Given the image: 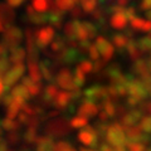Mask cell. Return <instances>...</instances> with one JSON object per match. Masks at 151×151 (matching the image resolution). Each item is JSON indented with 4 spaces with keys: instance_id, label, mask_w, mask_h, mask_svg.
Wrapping results in <instances>:
<instances>
[{
    "instance_id": "6da1fadb",
    "label": "cell",
    "mask_w": 151,
    "mask_h": 151,
    "mask_svg": "<svg viewBox=\"0 0 151 151\" xmlns=\"http://www.w3.org/2000/svg\"><path fill=\"white\" fill-rule=\"evenodd\" d=\"M106 142L111 144L113 149L116 150H125L127 149V136H126V130L124 125L120 124H113L108 127L106 132Z\"/></svg>"
},
{
    "instance_id": "7a4b0ae2",
    "label": "cell",
    "mask_w": 151,
    "mask_h": 151,
    "mask_svg": "<svg viewBox=\"0 0 151 151\" xmlns=\"http://www.w3.org/2000/svg\"><path fill=\"white\" fill-rule=\"evenodd\" d=\"M24 70H25V65L23 64V62L20 63H14L10 69L8 70V72L4 74V84H5V88H10L13 87L14 84L17 83V81H19L23 74H24Z\"/></svg>"
},
{
    "instance_id": "3957f363",
    "label": "cell",
    "mask_w": 151,
    "mask_h": 151,
    "mask_svg": "<svg viewBox=\"0 0 151 151\" xmlns=\"http://www.w3.org/2000/svg\"><path fill=\"white\" fill-rule=\"evenodd\" d=\"M55 35L54 27H43L42 29L37 30L35 33V44L39 48H44L48 44L53 42V38Z\"/></svg>"
},
{
    "instance_id": "277c9868",
    "label": "cell",
    "mask_w": 151,
    "mask_h": 151,
    "mask_svg": "<svg viewBox=\"0 0 151 151\" xmlns=\"http://www.w3.org/2000/svg\"><path fill=\"white\" fill-rule=\"evenodd\" d=\"M22 38H23V34L20 29L17 27H10L4 33V44H5L6 48H10L12 50L13 48L19 45V43L22 42Z\"/></svg>"
},
{
    "instance_id": "5b68a950",
    "label": "cell",
    "mask_w": 151,
    "mask_h": 151,
    "mask_svg": "<svg viewBox=\"0 0 151 151\" xmlns=\"http://www.w3.org/2000/svg\"><path fill=\"white\" fill-rule=\"evenodd\" d=\"M127 88H129V94L130 96L137 97V98H140L141 101H142L144 98L147 97V94H149L144 82L139 81V79H131L130 83L127 84Z\"/></svg>"
},
{
    "instance_id": "8992f818",
    "label": "cell",
    "mask_w": 151,
    "mask_h": 151,
    "mask_svg": "<svg viewBox=\"0 0 151 151\" xmlns=\"http://www.w3.org/2000/svg\"><path fill=\"white\" fill-rule=\"evenodd\" d=\"M55 82L62 89L72 91V89L76 88L74 83H73V76H72V73H70L69 69H62L60 70L55 77Z\"/></svg>"
},
{
    "instance_id": "52a82bcc",
    "label": "cell",
    "mask_w": 151,
    "mask_h": 151,
    "mask_svg": "<svg viewBox=\"0 0 151 151\" xmlns=\"http://www.w3.org/2000/svg\"><path fill=\"white\" fill-rule=\"evenodd\" d=\"M84 96H86V98L92 101L105 100V98H108V87L92 86L84 91Z\"/></svg>"
},
{
    "instance_id": "ba28073f",
    "label": "cell",
    "mask_w": 151,
    "mask_h": 151,
    "mask_svg": "<svg viewBox=\"0 0 151 151\" xmlns=\"http://www.w3.org/2000/svg\"><path fill=\"white\" fill-rule=\"evenodd\" d=\"M77 139L79 140V142H82L86 146H96L98 141V134L96 129H86L79 132Z\"/></svg>"
},
{
    "instance_id": "9c48e42d",
    "label": "cell",
    "mask_w": 151,
    "mask_h": 151,
    "mask_svg": "<svg viewBox=\"0 0 151 151\" xmlns=\"http://www.w3.org/2000/svg\"><path fill=\"white\" fill-rule=\"evenodd\" d=\"M97 113H98V106L94 103V101L88 100V98H86L84 102L78 108V115L84 116V117H87V119L88 117L96 116Z\"/></svg>"
},
{
    "instance_id": "30bf717a",
    "label": "cell",
    "mask_w": 151,
    "mask_h": 151,
    "mask_svg": "<svg viewBox=\"0 0 151 151\" xmlns=\"http://www.w3.org/2000/svg\"><path fill=\"white\" fill-rule=\"evenodd\" d=\"M47 130H48V134H50V136H59L67 134L68 125L64 120H55L47 126Z\"/></svg>"
},
{
    "instance_id": "8fae6325",
    "label": "cell",
    "mask_w": 151,
    "mask_h": 151,
    "mask_svg": "<svg viewBox=\"0 0 151 151\" xmlns=\"http://www.w3.org/2000/svg\"><path fill=\"white\" fill-rule=\"evenodd\" d=\"M141 119H142V110H132L131 112L126 113L121 121L125 127H131L135 126L137 122H140Z\"/></svg>"
},
{
    "instance_id": "7c38bea8",
    "label": "cell",
    "mask_w": 151,
    "mask_h": 151,
    "mask_svg": "<svg viewBox=\"0 0 151 151\" xmlns=\"http://www.w3.org/2000/svg\"><path fill=\"white\" fill-rule=\"evenodd\" d=\"M72 98H73L72 92H69L68 89H63V91H59L58 94L54 97L53 105L57 108H64L69 103V101L72 100Z\"/></svg>"
},
{
    "instance_id": "4fadbf2b",
    "label": "cell",
    "mask_w": 151,
    "mask_h": 151,
    "mask_svg": "<svg viewBox=\"0 0 151 151\" xmlns=\"http://www.w3.org/2000/svg\"><path fill=\"white\" fill-rule=\"evenodd\" d=\"M130 19L127 18V15L125 14V12H119V13H115L111 18V25L115 28L117 30H121L124 29L126 27L127 22H129Z\"/></svg>"
},
{
    "instance_id": "5bb4252c",
    "label": "cell",
    "mask_w": 151,
    "mask_h": 151,
    "mask_svg": "<svg viewBox=\"0 0 151 151\" xmlns=\"http://www.w3.org/2000/svg\"><path fill=\"white\" fill-rule=\"evenodd\" d=\"M15 18V13L9 4H0V19L4 22V24H10Z\"/></svg>"
},
{
    "instance_id": "9a60e30c",
    "label": "cell",
    "mask_w": 151,
    "mask_h": 151,
    "mask_svg": "<svg viewBox=\"0 0 151 151\" xmlns=\"http://www.w3.org/2000/svg\"><path fill=\"white\" fill-rule=\"evenodd\" d=\"M28 69H29V76L30 78L37 83H42V70H40V65L38 64L37 60H29L28 63Z\"/></svg>"
},
{
    "instance_id": "2e32d148",
    "label": "cell",
    "mask_w": 151,
    "mask_h": 151,
    "mask_svg": "<svg viewBox=\"0 0 151 151\" xmlns=\"http://www.w3.org/2000/svg\"><path fill=\"white\" fill-rule=\"evenodd\" d=\"M131 27L136 30H142V32H151V20H145V19L141 18H132L131 19Z\"/></svg>"
},
{
    "instance_id": "e0dca14e",
    "label": "cell",
    "mask_w": 151,
    "mask_h": 151,
    "mask_svg": "<svg viewBox=\"0 0 151 151\" xmlns=\"http://www.w3.org/2000/svg\"><path fill=\"white\" fill-rule=\"evenodd\" d=\"M62 9H59L55 5V8L48 14V20L54 28H60L62 25Z\"/></svg>"
},
{
    "instance_id": "ac0fdd59",
    "label": "cell",
    "mask_w": 151,
    "mask_h": 151,
    "mask_svg": "<svg viewBox=\"0 0 151 151\" xmlns=\"http://www.w3.org/2000/svg\"><path fill=\"white\" fill-rule=\"evenodd\" d=\"M126 130V136L129 141H140L141 136H142V129L140 126H131V127H125Z\"/></svg>"
},
{
    "instance_id": "d6986e66",
    "label": "cell",
    "mask_w": 151,
    "mask_h": 151,
    "mask_svg": "<svg viewBox=\"0 0 151 151\" xmlns=\"http://www.w3.org/2000/svg\"><path fill=\"white\" fill-rule=\"evenodd\" d=\"M132 69H134V72L137 73L140 77H144V76L151 73L150 72V68H149V63L145 62V60H142V59H140V58L135 60Z\"/></svg>"
},
{
    "instance_id": "ffe728a7",
    "label": "cell",
    "mask_w": 151,
    "mask_h": 151,
    "mask_svg": "<svg viewBox=\"0 0 151 151\" xmlns=\"http://www.w3.org/2000/svg\"><path fill=\"white\" fill-rule=\"evenodd\" d=\"M12 94L14 97H19V98H23V100H29L32 97V94L29 92V88L25 87L24 84H19V86H14L12 89Z\"/></svg>"
},
{
    "instance_id": "44dd1931",
    "label": "cell",
    "mask_w": 151,
    "mask_h": 151,
    "mask_svg": "<svg viewBox=\"0 0 151 151\" xmlns=\"http://www.w3.org/2000/svg\"><path fill=\"white\" fill-rule=\"evenodd\" d=\"M37 149L38 150H53L54 149V144L50 136H43V137H38L37 140Z\"/></svg>"
},
{
    "instance_id": "7402d4cb",
    "label": "cell",
    "mask_w": 151,
    "mask_h": 151,
    "mask_svg": "<svg viewBox=\"0 0 151 151\" xmlns=\"http://www.w3.org/2000/svg\"><path fill=\"white\" fill-rule=\"evenodd\" d=\"M27 57V53L25 50L20 48V47H15V48H13L10 50V60L12 63H20L23 60L25 59Z\"/></svg>"
},
{
    "instance_id": "603a6c76",
    "label": "cell",
    "mask_w": 151,
    "mask_h": 151,
    "mask_svg": "<svg viewBox=\"0 0 151 151\" xmlns=\"http://www.w3.org/2000/svg\"><path fill=\"white\" fill-rule=\"evenodd\" d=\"M127 47V52H129V55L131 57V59H139L141 58V48L139 47L137 42H129V44L126 45Z\"/></svg>"
},
{
    "instance_id": "cb8c5ba5",
    "label": "cell",
    "mask_w": 151,
    "mask_h": 151,
    "mask_svg": "<svg viewBox=\"0 0 151 151\" xmlns=\"http://www.w3.org/2000/svg\"><path fill=\"white\" fill-rule=\"evenodd\" d=\"M78 23H79V20L74 19L73 22H68L67 24L64 25V34L67 35L68 38H70V39L76 38V30H77Z\"/></svg>"
},
{
    "instance_id": "d4e9b609",
    "label": "cell",
    "mask_w": 151,
    "mask_h": 151,
    "mask_svg": "<svg viewBox=\"0 0 151 151\" xmlns=\"http://www.w3.org/2000/svg\"><path fill=\"white\" fill-rule=\"evenodd\" d=\"M32 4L37 12L44 13L47 10H49V8L52 5V0H33Z\"/></svg>"
},
{
    "instance_id": "484cf974",
    "label": "cell",
    "mask_w": 151,
    "mask_h": 151,
    "mask_svg": "<svg viewBox=\"0 0 151 151\" xmlns=\"http://www.w3.org/2000/svg\"><path fill=\"white\" fill-rule=\"evenodd\" d=\"M84 82H86V73L82 72L79 68L76 69V73L73 76V83L76 88H79L81 86H83Z\"/></svg>"
},
{
    "instance_id": "4316f807",
    "label": "cell",
    "mask_w": 151,
    "mask_h": 151,
    "mask_svg": "<svg viewBox=\"0 0 151 151\" xmlns=\"http://www.w3.org/2000/svg\"><path fill=\"white\" fill-rule=\"evenodd\" d=\"M88 124V121H87V117H84V116H77V117H73L72 120H70L69 122V125L73 127V129H82V127H86Z\"/></svg>"
},
{
    "instance_id": "83f0119b",
    "label": "cell",
    "mask_w": 151,
    "mask_h": 151,
    "mask_svg": "<svg viewBox=\"0 0 151 151\" xmlns=\"http://www.w3.org/2000/svg\"><path fill=\"white\" fill-rule=\"evenodd\" d=\"M77 4L76 0H55V5L63 12L65 10H72V8Z\"/></svg>"
},
{
    "instance_id": "f1b7e54d",
    "label": "cell",
    "mask_w": 151,
    "mask_h": 151,
    "mask_svg": "<svg viewBox=\"0 0 151 151\" xmlns=\"http://www.w3.org/2000/svg\"><path fill=\"white\" fill-rule=\"evenodd\" d=\"M112 40H113V44H115L117 48H124V47H126L127 44H129V38H127L126 35L124 34H116V35H113L112 38Z\"/></svg>"
},
{
    "instance_id": "f546056e",
    "label": "cell",
    "mask_w": 151,
    "mask_h": 151,
    "mask_svg": "<svg viewBox=\"0 0 151 151\" xmlns=\"http://www.w3.org/2000/svg\"><path fill=\"white\" fill-rule=\"evenodd\" d=\"M58 87L54 86V84H50V86H47L45 92H44V100L45 101H52L53 98L58 94Z\"/></svg>"
},
{
    "instance_id": "4dcf8cb0",
    "label": "cell",
    "mask_w": 151,
    "mask_h": 151,
    "mask_svg": "<svg viewBox=\"0 0 151 151\" xmlns=\"http://www.w3.org/2000/svg\"><path fill=\"white\" fill-rule=\"evenodd\" d=\"M18 126H19L18 122L14 121V119H10V117H6L5 120L1 121V127H3L4 130H6V131H14V130H17Z\"/></svg>"
},
{
    "instance_id": "1f68e13d",
    "label": "cell",
    "mask_w": 151,
    "mask_h": 151,
    "mask_svg": "<svg viewBox=\"0 0 151 151\" xmlns=\"http://www.w3.org/2000/svg\"><path fill=\"white\" fill-rule=\"evenodd\" d=\"M102 110L106 111L111 117L116 113V106L110 98H105V100H103V105H102Z\"/></svg>"
},
{
    "instance_id": "d6a6232c",
    "label": "cell",
    "mask_w": 151,
    "mask_h": 151,
    "mask_svg": "<svg viewBox=\"0 0 151 151\" xmlns=\"http://www.w3.org/2000/svg\"><path fill=\"white\" fill-rule=\"evenodd\" d=\"M137 44L142 52H151V35H146L139 39Z\"/></svg>"
},
{
    "instance_id": "836d02e7",
    "label": "cell",
    "mask_w": 151,
    "mask_h": 151,
    "mask_svg": "<svg viewBox=\"0 0 151 151\" xmlns=\"http://www.w3.org/2000/svg\"><path fill=\"white\" fill-rule=\"evenodd\" d=\"M98 0H83L82 1V9L84 13H92L97 6Z\"/></svg>"
},
{
    "instance_id": "e575fe53",
    "label": "cell",
    "mask_w": 151,
    "mask_h": 151,
    "mask_svg": "<svg viewBox=\"0 0 151 151\" xmlns=\"http://www.w3.org/2000/svg\"><path fill=\"white\" fill-rule=\"evenodd\" d=\"M24 140L27 142H37L38 135H37V127H29L24 135Z\"/></svg>"
},
{
    "instance_id": "d590c367",
    "label": "cell",
    "mask_w": 151,
    "mask_h": 151,
    "mask_svg": "<svg viewBox=\"0 0 151 151\" xmlns=\"http://www.w3.org/2000/svg\"><path fill=\"white\" fill-rule=\"evenodd\" d=\"M140 127L142 129L145 134H151V115L142 117L140 120Z\"/></svg>"
},
{
    "instance_id": "8d00e7d4",
    "label": "cell",
    "mask_w": 151,
    "mask_h": 151,
    "mask_svg": "<svg viewBox=\"0 0 151 151\" xmlns=\"http://www.w3.org/2000/svg\"><path fill=\"white\" fill-rule=\"evenodd\" d=\"M127 149L131 151H142L146 149V145L140 142V141H131V142L129 141L127 142Z\"/></svg>"
},
{
    "instance_id": "74e56055",
    "label": "cell",
    "mask_w": 151,
    "mask_h": 151,
    "mask_svg": "<svg viewBox=\"0 0 151 151\" xmlns=\"http://www.w3.org/2000/svg\"><path fill=\"white\" fill-rule=\"evenodd\" d=\"M77 68H79V69L82 70V72H84V73L87 74V73H91L92 69H93L94 67H93V64H92L91 60H82V62L78 64Z\"/></svg>"
},
{
    "instance_id": "f35d334b",
    "label": "cell",
    "mask_w": 151,
    "mask_h": 151,
    "mask_svg": "<svg viewBox=\"0 0 151 151\" xmlns=\"http://www.w3.org/2000/svg\"><path fill=\"white\" fill-rule=\"evenodd\" d=\"M74 147L70 144H68L67 141H58L57 144H54V149L53 150H58V151H69L73 150Z\"/></svg>"
},
{
    "instance_id": "ab89813d",
    "label": "cell",
    "mask_w": 151,
    "mask_h": 151,
    "mask_svg": "<svg viewBox=\"0 0 151 151\" xmlns=\"http://www.w3.org/2000/svg\"><path fill=\"white\" fill-rule=\"evenodd\" d=\"M111 43L108 42L105 37H97V39H96V45H97V48L100 49V52L102 53L103 50H106V48L108 45H110Z\"/></svg>"
},
{
    "instance_id": "60d3db41",
    "label": "cell",
    "mask_w": 151,
    "mask_h": 151,
    "mask_svg": "<svg viewBox=\"0 0 151 151\" xmlns=\"http://www.w3.org/2000/svg\"><path fill=\"white\" fill-rule=\"evenodd\" d=\"M88 54L92 60H97V59H100V57H101V52L97 48L96 44H91V47H89V49H88Z\"/></svg>"
},
{
    "instance_id": "b9f144b4",
    "label": "cell",
    "mask_w": 151,
    "mask_h": 151,
    "mask_svg": "<svg viewBox=\"0 0 151 151\" xmlns=\"http://www.w3.org/2000/svg\"><path fill=\"white\" fill-rule=\"evenodd\" d=\"M76 58H77V52H76L74 49H68L65 50L63 53V59L65 60V62H70L72 63L73 60H76Z\"/></svg>"
},
{
    "instance_id": "7bdbcfd3",
    "label": "cell",
    "mask_w": 151,
    "mask_h": 151,
    "mask_svg": "<svg viewBox=\"0 0 151 151\" xmlns=\"http://www.w3.org/2000/svg\"><path fill=\"white\" fill-rule=\"evenodd\" d=\"M39 65H40V70H42V76H43V78H45L47 81H50L52 79V72H50L49 67L47 65V63L42 62Z\"/></svg>"
},
{
    "instance_id": "ee69618b",
    "label": "cell",
    "mask_w": 151,
    "mask_h": 151,
    "mask_svg": "<svg viewBox=\"0 0 151 151\" xmlns=\"http://www.w3.org/2000/svg\"><path fill=\"white\" fill-rule=\"evenodd\" d=\"M50 48H52V50H53V52H60V50H63V48H64V42H63V39L58 38V39L53 40L50 43Z\"/></svg>"
},
{
    "instance_id": "f6af8a7d",
    "label": "cell",
    "mask_w": 151,
    "mask_h": 151,
    "mask_svg": "<svg viewBox=\"0 0 151 151\" xmlns=\"http://www.w3.org/2000/svg\"><path fill=\"white\" fill-rule=\"evenodd\" d=\"M82 24L83 27L86 28V30L88 33V35L89 38H93V37H96V33H97V28L94 27L92 23H89V22H82Z\"/></svg>"
},
{
    "instance_id": "bcb514c9",
    "label": "cell",
    "mask_w": 151,
    "mask_h": 151,
    "mask_svg": "<svg viewBox=\"0 0 151 151\" xmlns=\"http://www.w3.org/2000/svg\"><path fill=\"white\" fill-rule=\"evenodd\" d=\"M113 53H115V48H113L112 44H110L106 48V50H103L102 53H101V55H102V58L105 59V60H110L112 57H113Z\"/></svg>"
},
{
    "instance_id": "7dc6e473",
    "label": "cell",
    "mask_w": 151,
    "mask_h": 151,
    "mask_svg": "<svg viewBox=\"0 0 151 151\" xmlns=\"http://www.w3.org/2000/svg\"><path fill=\"white\" fill-rule=\"evenodd\" d=\"M141 81L144 82V84H145L146 89H147L149 94H151V73L144 76V77H141Z\"/></svg>"
},
{
    "instance_id": "c3c4849f",
    "label": "cell",
    "mask_w": 151,
    "mask_h": 151,
    "mask_svg": "<svg viewBox=\"0 0 151 151\" xmlns=\"http://www.w3.org/2000/svg\"><path fill=\"white\" fill-rule=\"evenodd\" d=\"M8 140H10L12 144H15L18 142L19 140H20V135L17 132V130L14 131H9V135H8Z\"/></svg>"
},
{
    "instance_id": "681fc988",
    "label": "cell",
    "mask_w": 151,
    "mask_h": 151,
    "mask_svg": "<svg viewBox=\"0 0 151 151\" xmlns=\"http://www.w3.org/2000/svg\"><path fill=\"white\" fill-rule=\"evenodd\" d=\"M29 92H30L32 96H37V94L40 92V83L34 82V83H33L32 86L29 87Z\"/></svg>"
},
{
    "instance_id": "f907efd6",
    "label": "cell",
    "mask_w": 151,
    "mask_h": 151,
    "mask_svg": "<svg viewBox=\"0 0 151 151\" xmlns=\"http://www.w3.org/2000/svg\"><path fill=\"white\" fill-rule=\"evenodd\" d=\"M140 102H141V100H140V98L135 97V96H130L129 98H127V105H129V106H131V107H135V106H137Z\"/></svg>"
},
{
    "instance_id": "816d5d0a",
    "label": "cell",
    "mask_w": 151,
    "mask_h": 151,
    "mask_svg": "<svg viewBox=\"0 0 151 151\" xmlns=\"http://www.w3.org/2000/svg\"><path fill=\"white\" fill-rule=\"evenodd\" d=\"M140 6L142 10H149V9H151V0H141V4Z\"/></svg>"
},
{
    "instance_id": "f5cc1de1",
    "label": "cell",
    "mask_w": 151,
    "mask_h": 151,
    "mask_svg": "<svg viewBox=\"0 0 151 151\" xmlns=\"http://www.w3.org/2000/svg\"><path fill=\"white\" fill-rule=\"evenodd\" d=\"M125 14L127 15V18H129L130 20H131L132 18L136 17V12H135L134 8H126V9H125Z\"/></svg>"
},
{
    "instance_id": "db71d44e",
    "label": "cell",
    "mask_w": 151,
    "mask_h": 151,
    "mask_svg": "<svg viewBox=\"0 0 151 151\" xmlns=\"http://www.w3.org/2000/svg\"><path fill=\"white\" fill-rule=\"evenodd\" d=\"M23 1H24V0H6V3L12 8H19L23 4Z\"/></svg>"
},
{
    "instance_id": "11a10c76",
    "label": "cell",
    "mask_w": 151,
    "mask_h": 151,
    "mask_svg": "<svg viewBox=\"0 0 151 151\" xmlns=\"http://www.w3.org/2000/svg\"><path fill=\"white\" fill-rule=\"evenodd\" d=\"M81 10H83V9H81V8H78V6H73L72 8V15L74 17V18H78L79 15H81Z\"/></svg>"
},
{
    "instance_id": "9f6ffc18",
    "label": "cell",
    "mask_w": 151,
    "mask_h": 151,
    "mask_svg": "<svg viewBox=\"0 0 151 151\" xmlns=\"http://www.w3.org/2000/svg\"><path fill=\"white\" fill-rule=\"evenodd\" d=\"M142 111L147 112V113H150V115H151V101H149L147 103H145V105H144V108H142Z\"/></svg>"
},
{
    "instance_id": "6f0895ef",
    "label": "cell",
    "mask_w": 151,
    "mask_h": 151,
    "mask_svg": "<svg viewBox=\"0 0 151 151\" xmlns=\"http://www.w3.org/2000/svg\"><path fill=\"white\" fill-rule=\"evenodd\" d=\"M6 149H8L6 140H4V139H0V150H6Z\"/></svg>"
},
{
    "instance_id": "680465c9",
    "label": "cell",
    "mask_w": 151,
    "mask_h": 151,
    "mask_svg": "<svg viewBox=\"0 0 151 151\" xmlns=\"http://www.w3.org/2000/svg\"><path fill=\"white\" fill-rule=\"evenodd\" d=\"M5 53H6V47H5V44H4V45L0 44V55H5Z\"/></svg>"
},
{
    "instance_id": "91938a15",
    "label": "cell",
    "mask_w": 151,
    "mask_h": 151,
    "mask_svg": "<svg viewBox=\"0 0 151 151\" xmlns=\"http://www.w3.org/2000/svg\"><path fill=\"white\" fill-rule=\"evenodd\" d=\"M127 3H129V0H117V4L121 6H124V8L127 5Z\"/></svg>"
},
{
    "instance_id": "94428289",
    "label": "cell",
    "mask_w": 151,
    "mask_h": 151,
    "mask_svg": "<svg viewBox=\"0 0 151 151\" xmlns=\"http://www.w3.org/2000/svg\"><path fill=\"white\" fill-rule=\"evenodd\" d=\"M4 88H5V84H4V81H1V79H0V96L3 94Z\"/></svg>"
},
{
    "instance_id": "6125c7cd",
    "label": "cell",
    "mask_w": 151,
    "mask_h": 151,
    "mask_svg": "<svg viewBox=\"0 0 151 151\" xmlns=\"http://www.w3.org/2000/svg\"><path fill=\"white\" fill-rule=\"evenodd\" d=\"M146 18H147L149 20H151V9H149V10H146Z\"/></svg>"
},
{
    "instance_id": "be15d7a7",
    "label": "cell",
    "mask_w": 151,
    "mask_h": 151,
    "mask_svg": "<svg viewBox=\"0 0 151 151\" xmlns=\"http://www.w3.org/2000/svg\"><path fill=\"white\" fill-rule=\"evenodd\" d=\"M4 30V22L0 19V32H3Z\"/></svg>"
},
{
    "instance_id": "e7e4bbea",
    "label": "cell",
    "mask_w": 151,
    "mask_h": 151,
    "mask_svg": "<svg viewBox=\"0 0 151 151\" xmlns=\"http://www.w3.org/2000/svg\"><path fill=\"white\" fill-rule=\"evenodd\" d=\"M149 68H150V72H151V57H150V60H149Z\"/></svg>"
},
{
    "instance_id": "03108f58",
    "label": "cell",
    "mask_w": 151,
    "mask_h": 151,
    "mask_svg": "<svg viewBox=\"0 0 151 151\" xmlns=\"http://www.w3.org/2000/svg\"><path fill=\"white\" fill-rule=\"evenodd\" d=\"M76 1H77V3H78V1H83V0H76Z\"/></svg>"
},
{
    "instance_id": "003e7915",
    "label": "cell",
    "mask_w": 151,
    "mask_h": 151,
    "mask_svg": "<svg viewBox=\"0 0 151 151\" xmlns=\"http://www.w3.org/2000/svg\"><path fill=\"white\" fill-rule=\"evenodd\" d=\"M0 135H1V127H0Z\"/></svg>"
}]
</instances>
